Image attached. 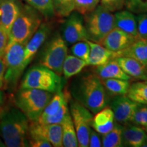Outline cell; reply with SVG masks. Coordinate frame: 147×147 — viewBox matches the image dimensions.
Listing matches in <instances>:
<instances>
[{
	"label": "cell",
	"instance_id": "obj_1",
	"mask_svg": "<svg viewBox=\"0 0 147 147\" xmlns=\"http://www.w3.org/2000/svg\"><path fill=\"white\" fill-rule=\"evenodd\" d=\"M29 119L18 108L0 109V136L6 146H29Z\"/></svg>",
	"mask_w": 147,
	"mask_h": 147
},
{
	"label": "cell",
	"instance_id": "obj_2",
	"mask_svg": "<svg viewBox=\"0 0 147 147\" xmlns=\"http://www.w3.org/2000/svg\"><path fill=\"white\" fill-rule=\"evenodd\" d=\"M77 79L72 89V95L77 102L93 113L107 106L108 97L106 89L96 74L86 73Z\"/></svg>",
	"mask_w": 147,
	"mask_h": 147
},
{
	"label": "cell",
	"instance_id": "obj_3",
	"mask_svg": "<svg viewBox=\"0 0 147 147\" xmlns=\"http://www.w3.org/2000/svg\"><path fill=\"white\" fill-rule=\"evenodd\" d=\"M41 23L42 18L38 11L32 6L22 5L21 12L11 27L8 46L14 42L26 45Z\"/></svg>",
	"mask_w": 147,
	"mask_h": 147
},
{
	"label": "cell",
	"instance_id": "obj_4",
	"mask_svg": "<svg viewBox=\"0 0 147 147\" xmlns=\"http://www.w3.org/2000/svg\"><path fill=\"white\" fill-rule=\"evenodd\" d=\"M53 97V93L36 89H20L14 103L31 121H37Z\"/></svg>",
	"mask_w": 147,
	"mask_h": 147
},
{
	"label": "cell",
	"instance_id": "obj_5",
	"mask_svg": "<svg viewBox=\"0 0 147 147\" xmlns=\"http://www.w3.org/2000/svg\"><path fill=\"white\" fill-rule=\"evenodd\" d=\"M62 87L60 75L42 65L31 67L22 80L20 89H36L57 93Z\"/></svg>",
	"mask_w": 147,
	"mask_h": 147
},
{
	"label": "cell",
	"instance_id": "obj_6",
	"mask_svg": "<svg viewBox=\"0 0 147 147\" xmlns=\"http://www.w3.org/2000/svg\"><path fill=\"white\" fill-rule=\"evenodd\" d=\"M84 26L88 40L101 45L108 33L115 28V16L102 5H97L85 15Z\"/></svg>",
	"mask_w": 147,
	"mask_h": 147
},
{
	"label": "cell",
	"instance_id": "obj_7",
	"mask_svg": "<svg viewBox=\"0 0 147 147\" xmlns=\"http://www.w3.org/2000/svg\"><path fill=\"white\" fill-rule=\"evenodd\" d=\"M25 44L14 42L7 47L3 56L5 64L4 83L13 87L25 69L24 65Z\"/></svg>",
	"mask_w": 147,
	"mask_h": 147
},
{
	"label": "cell",
	"instance_id": "obj_8",
	"mask_svg": "<svg viewBox=\"0 0 147 147\" xmlns=\"http://www.w3.org/2000/svg\"><path fill=\"white\" fill-rule=\"evenodd\" d=\"M67 53V47L65 41L59 35H56L44 49L40 60V65L61 75Z\"/></svg>",
	"mask_w": 147,
	"mask_h": 147
},
{
	"label": "cell",
	"instance_id": "obj_9",
	"mask_svg": "<svg viewBox=\"0 0 147 147\" xmlns=\"http://www.w3.org/2000/svg\"><path fill=\"white\" fill-rule=\"evenodd\" d=\"M70 115L76 130L78 146H89L93 115L89 110L78 102L70 104Z\"/></svg>",
	"mask_w": 147,
	"mask_h": 147
},
{
	"label": "cell",
	"instance_id": "obj_10",
	"mask_svg": "<svg viewBox=\"0 0 147 147\" xmlns=\"http://www.w3.org/2000/svg\"><path fill=\"white\" fill-rule=\"evenodd\" d=\"M62 38L68 45L88 40L87 30L82 15L78 12H71L62 26Z\"/></svg>",
	"mask_w": 147,
	"mask_h": 147
},
{
	"label": "cell",
	"instance_id": "obj_11",
	"mask_svg": "<svg viewBox=\"0 0 147 147\" xmlns=\"http://www.w3.org/2000/svg\"><path fill=\"white\" fill-rule=\"evenodd\" d=\"M28 134L43 137L51 143L53 146H63L62 127L61 124L40 123L38 121H31L29 124Z\"/></svg>",
	"mask_w": 147,
	"mask_h": 147
},
{
	"label": "cell",
	"instance_id": "obj_12",
	"mask_svg": "<svg viewBox=\"0 0 147 147\" xmlns=\"http://www.w3.org/2000/svg\"><path fill=\"white\" fill-rule=\"evenodd\" d=\"M139 104L134 102L125 95H116L111 103L115 120L119 123L126 124L131 118Z\"/></svg>",
	"mask_w": 147,
	"mask_h": 147
},
{
	"label": "cell",
	"instance_id": "obj_13",
	"mask_svg": "<svg viewBox=\"0 0 147 147\" xmlns=\"http://www.w3.org/2000/svg\"><path fill=\"white\" fill-rule=\"evenodd\" d=\"M51 30V25L49 23H41L38 30L27 42L25 47L24 57V65L25 67L32 61L40 48L47 40L48 36L50 34Z\"/></svg>",
	"mask_w": 147,
	"mask_h": 147
},
{
	"label": "cell",
	"instance_id": "obj_14",
	"mask_svg": "<svg viewBox=\"0 0 147 147\" xmlns=\"http://www.w3.org/2000/svg\"><path fill=\"white\" fill-rule=\"evenodd\" d=\"M136 39L138 38L115 27L108 33L101 45L113 53H117L129 47Z\"/></svg>",
	"mask_w": 147,
	"mask_h": 147
},
{
	"label": "cell",
	"instance_id": "obj_15",
	"mask_svg": "<svg viewBox=\"0 0 147 147\" xmlns=\"http://www.w3.org/2000/svg\"><path fill=\"white\" fill-rule=\"evenodd\" d=\"M21 8L22 4L18 0H0V26L8 35Z\"/></svg>",
	"mask_w": 147,
	"mask_h": 147
},
{
	"label": "cell",
	"instance_id": "obj_16",
	"mask_svg": "<svg viewBox=\"0 0 147 147\" xmlns=\"http://www.w3.org/2000/svg\"><path fill=\"white\" fill-rule=\"evenodd\" d=\"M122 140L123 146L140 147L147 142V133L136 125H125L123 127Z\"/></svg>",
	"mask_w": 147,
	"mask_h": 147
},
{
	"label": "cell",
	"instance_id": "obj_17",
	"mask_svg": "<svg viewBox=\"0 0 147 147\" xmlns=\"http://www.w3.org/2000/svg\"><path fill=\"white\" fill-rule=\"evenodd\" d=\"M121 68L131 78L147 80V66L142 65L137 60L127 57H117L113 58Z\"/></svg>",
	"mask_w": 147,
	"mask_h": 147
},
{
	"label": "cell",
	"instance_id": "obj_18",
	"mask_svg": "<svg viewBox=\"0 0 147 147\" xmlns=\"http://www.w3.org/2000/svg\"><path fill=\"white\" fill-rule=\"evenodd\" d=\"M117 57L133 58L147 66V38H138L127 49L120 52L113 53V59Z\"/></svg>",
	"mask_w": 147,
	"mask_h": 147
},
{
	"label": "cell",
	"instance_id": "obj_19",
	"mask_svg": "<svg viewBox=\"0 0 147 147\" xmlns=\"http://www.w3.org/2000/svg\"><path fill=\"white\" fill-rule=\"evenodd\" d=\"M95 114L92 120V128L98 134L104 135L113 129L115 124V115L113 110L106 106Z\"/></svg>",
	"mask_w": 147,
	"mask_h": 147
},
{
	"label": "cell",
	"instance_id": "obj_20",
	"mask_svg": "<svg viewBox=\"0 0 147 147\" xmlns=\"http://www.w3.org/2000/svg\"><path fill=\"white\" fill-rule=\"evenodd\" d=\"M115 16V27H117L124 32L138 38L137 21L135 16L129 10L117 11Z\"/></svg>",
	"mask_w": 147,
	"mask_h": 147
},
{
	"label": "cell",
	"instance_id": "obj_21",
	"mask_svg": "<svg viewBox=\"0 0 147 147\" xmlns=\"http://www.w3.org/2000/svg\"><path fill=\"white\" fill-rule=\"evenodd\" d=\"M95 74L101 79L119 78L130 80L131 78L123 71L115 59L108 60L105 63L97 66Z\"/></svg>",
	"mask_w": 147,
	"mask_h": 147
},
{
	"label": "cell",
	"instance_id": "obj_22",
	"mask_svg": "<svg viewBox=\"0 0 147 147\" xmlns=\"http://www.w3.org/2000/svg\"><path fill=\"white\" fill-rule=\"evenodd\" d=\"M90 47L88 65L98 66L105 63L113 57V53L100 44L87 40Z\"/></svg>",
	"mask_w": 147,
	"mask_h": 147
},
{
	"label": "cell",
	"instance_id": "obj_23",
	"mask_svg": "<svg viewBox=\"0 0 147 147\" xmlns=\"http://www.w3.org/2000/svg\"><path fill=\"white\" fill-rule=\"evenodd\" d=\"M62 127V142L63 146H78L76 130L69 112L65 115L63 121L61 123Z\"/></svg>",
	"mask_w": 147,
	"mask_h": 147
},
{
	"label": "cell",
	"instance_id": "obj_24",
	"mask_svg": "<svg viewBox=\"0 0 147 147\" xmlns=\"http://www.w3.org/2000/svg\"><path fill=\"white\" fill-rule=\"evenodd\" d=\"M88 64L85 61L74 55H67L62 67V74L66 79L78 74Z\"/></svg>",
	"mask_w": 147,
	"mask_h": 147
},
{
	"label": "cell",
	"instance_id": "obj_25",
	"mask_svg": "<svg viewBox=\"0 0 147 147\" xmlns=\"http://www.w3.org/2000/svg\"><path fill=\"white\" fill-rule=\"evenodd\" d=\"M103 85L110 94L125 95L130 86L129 80L119 78L101 79Z\"/></svg>",
	"mask_w": 147,
	"mask_h": 147
},
{
	"label": "cell",
	"instance_id": "obj_26",
	"mask_svg": "<svg viewBox=\"0 0 147 147\" xmlns=\"http://www.w3.org/2000/svg\"><path fill=\"white\" fill-rule=\"evenodd\" d=\"M123 126L119 123L114 124L113 129L104 135H102V145L104 147L123 146Z\"/></svg>",
	"mask_w": 147,
	"mask_h": 147
},
{
	"label": "cell",
	"instance_id": "obj_27",
	"mask_svg": "<svg viewBox=\"0 0 147 147\" xmlns=\"http://www.w3.org/2000/svg\"><path fill=\"white\" fill-rule=\"evenodd\" d=\"M126 95L134 102L147 105V83L145 81L132 83Z\"/></svg>",
	"mask_w": 147,
	"mask_h": 147
},
{
	"label": "cell",
	"instance_id": "obj_28",
	"mask_svg": "<svg viewBox=\"0 0 147 147\" xmlns=\"http://www.w3.org/2000/svg\"><path fill=\"white\" fill-rule=\"evenodd\" d=\"M66 100V95L61 91H59L55 93V95H53L52 98L46 106L39 118H43L48 116L55 115Z\"/></svg>",
	"mask_w": 147,
	"mask_h": 147
},
{
	"label": "cell",
	"instance_id": "obj_29",
	"mask_svg": "<svg viewBox=\"0 0 147 147\" xmlns=\"http://www.w3.org/2000/svg\"><path fill=\"white\" fill-rule=\"evenodd\" d=\"M55 15L59 18L67 17L75 10L74 0H52Z\"/></svg>",
	"mask_w": 147,
	"mask_h": 147
},
{
	"label": "cell",
	"instance_id": "obj_30",
	"mask_svg": "<svg viewBox=\"0 0 147 147\" xmlns=\"http://www.w3.org/2000/svg\"><path fill=\"white\" fill-rule=\"evenodd\" d=\"M26 1L45 17L50 18L55 15L52 0H26Z\"/></svg>",
	"mask_w": 147,
	"mask_h": 147
},
{
	"label": "cell",
	"instance_id": "obj_31",
	"mask_svg": "<svg viewBox=\"0 0 147 147\" xmlns=\"http://www.w3.org/2000/svg\"><path fill=\"white\" fill-rule=\"evenodd\" d=\"M67 100L62 104L59 109L55 115L48 117L39 118L37 121L40 123H47V124H61L65 118V115L69 113L68 107H67Z\"/></svg>",
	"mask_w": 147,
	"mask_h": 147
},
{
	"label": "cell",
	"instance_id": "obj_32",
	"mask_svg": "<svg viewBox=\"0 0 147 147\" xmlns=\"http://www.w3.org/2000/svg\"><path fill=\"white\" fill-rule=\"evenodd\" d=\"M71 52L72 53L73 55L85 61L88 64L90 54V47L87 40L77 42L74 44L72 47L71 48Z\"/></svg>",
	"mask_w": 147,
	"mask_h": 147
},
{
	"label": "cell",
	"instance_id": "obj_33",
	"mask_svg": "<svg viewBox=\"0 0 147 147\" xmlns=\"http://www.w3.org/2000/svg\"><path fill=\"white\" fill-rule=\"evenodd\" d=\"M130 122L134 125L147 127V105L140 104L131 118Z\"/></svg>",
	"mask_w": 147,
	"mask_h": 147
},
{
	"label": "cell",
	"instance_id": "obj_34",
	"mask_svg": "<svg viewBox=\"0 0 147 147\" xmlns=\"http://www.w3.org/2000/svg\"><path fill=\"white\" fill-rule=\"evenodd\" d=\"M100 0H74L75 10L81 15H86L98 5Z\"/></svg>",
	"mask_w": 147,
	"mask_h": 147
},
{
	"label": "cell",
	"instance_id": "obj_35",
	"mask_svg": "<svg viewBox=\"0 0 147 147\" xmlns=\"http://www.w3.org/2000/svg\"><path fill=\"white\" fill-rule=\"evenodd\" d=\"M129 11L136 14L147 12V0H124Z\"/></svg>",
	"mask_w": 147,
	"mask_h": 147
},
{
	"label": "cell",
	"instance_id": "obj_36",
	"mask_svg": "<svg viewBox=\"0 0 147 147\" xmlns=\"http://www.w3.org/2000/svg\"><path fill=\"white\" fill-rule=\"evenodd\" d=\"M137 27L138 38H147V12L137 16Z\"/></svg>",
	"mask_w": 147,
	"mask_h": 147
},
{
	"label": "cell",
	"instance_id": "obj_37",
	"mask_svg": "<svg viewBox=\"0 0 147 147\" xmlns=\"http://www.w3.org/2000/svg\"><path fill=\"white\" fill-rule=\"evenodd\" d=\"M29 146L33 147H51V143L43 137L32 134H28Z\"/></svg>",
	"mask_w": 147,
	"mask_h": 147
},
{
	"label": "cell",
	"instance_id": "obj_38",
	"mask_svg": "<svg viewBox=\"0 0 147 147\" xmlns=\"http://www.w3.org/2000/svg\"><path fill=\"white\" fill-rule=\"evenodd\" d=\"M101 5L110 12L121 10L125 5L124 0H100Z\"/></svg>",
	"mask_w": 147,
	"mask_h": 147
},
{
	"label": "cell",
	"instance_id": "obj_39",
	"mask_svg": "<svg viewBox=\"0 0 147 147\" xmlns=\"http://www.w3.org/2000/svg\"><path fill=\"white\" fill-rule=\"evenodd\" d=\"M8 43V34L0 26V57H3Z\"/></svg>",
	"mask_w": 147,
	"mask_h": 147
},
{
	"label": "cell",
	"instance_id": "obj_40",
	"mask_svg": "<svg viewBox=\"0 0 147 147\" xmlns=\"http://www.w3.org/2000/svg\"><path fill=\"white\" fill-rule=\"evenodd\" d=\"M89 146L90 147H100L102 146V140H101L99 134L91 128L89 134Z\"/></svg>",
	"mask_w": 147,
	"mask_h": 147
},
{
	"label": "cell",
	"instance_id": "obj_41",
	"mask_svg": "<svg viewBox=\"0 0 147 147\" xmlns=\"http://www.w3.org/2000/svg\"><path fill=\"white\" fill-rule=\"evenodd\" d=\"M5 72V64L4 59L0 57V89L4 84V76Z\"/></svg>",
	"mask_w": 147,
	"mask_h": 147
},
{
	"label": "cell",
	"instance_id": "obj_42",
	"mask_svg": "<svg viewBox=\"0 0 147 147\" xmlns=\"http://www.w3.org/2000/svg\"><path fill=\"white\" fill-rule=\"evenodd\" d=\"M3 93L2 91H0V107H1V106L2 105L3 103Z\"/></svg>",
	"mask_w": 147,
	"mask_h": 147
},
{
	"label": "cell",
	"instance_id": "obj_43",
	"mask_svg": "<svg viewBox=\"0 0 147 147\" xmlns=\"http://www.w3.org/2000/svg\"><path fill=\"white\" fill-rule=\"evenodd\" d=\"M5 146V143L3 142L2 141H1V140H0V146Z\"/></svg>",
	"mask_w": 147,
	"mask_h": 147
},
{
	"label": "cell",
	"instance_id": "obj_44",
	"mask_svg": "<svg viewBox=\"0 0 147 147\" xmlns=\"http://www.w3.org/2000/svg\"><path fill=\"white\" fill-rule=\"evenodd\" d=\"M145 130H146V133H147V127L145 129Z\"/></svg>",
	"mask_w": 147,
	"mask_h": 147
},
{
	"label": "cell",
	"instance_id": "obj_45",
	"mask_svg": "<svg viewBox=\"0 0 147 147\" xmlns=\"http://www.w3.org/2000/svg\"><path fill=\"white\" fill-rule=\"evenodd\" d=\"M145 82H146V83H147V80H145Z\"/></svg>",
	"mask_w": 147,
	"mask_h": 147
}]
</instances>
